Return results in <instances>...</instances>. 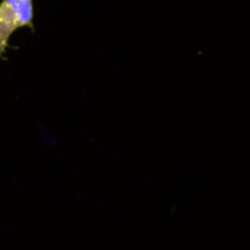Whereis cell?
<instances>
[{
    "label": "cell",
    "mask_w": 250,
    "mask_h": 250,
    "mask_svg": "<svg viewBox=\"0 0 250 250\" xmlns=\"http://www.w3.org/2000/svg\"><path fill=\"white\" fill-rule=\"evenodd\" d=\"M34 0H3L0 3V57L3 56L12 34L31 26L34 18Z\"/></svg>",
    "instance_id": "cell-1"
}]
</instances>
